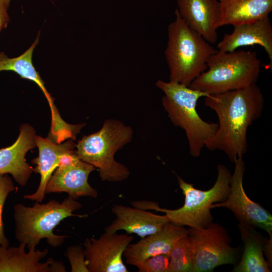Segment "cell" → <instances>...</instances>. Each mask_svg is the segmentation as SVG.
Returning <instances> with one entry per match:
<instances>
[{
  "label": "cell",
  "mask_w": 272,
  "mask_h": 272,
  "mask_svg": "<svg viewBox=\"0 0 272 272\" xmlns=\"http://www.w3.org/2000/svg\"><path fill=\"white\" fill-rule=\"evenodd\" d=\"M188 229L168 222L159 231L142 238L138 242L129 244L123 255L126 263L135 265L144 259L161 254L170 255L176 243L188 235Z\"/></svg>",
  "instance_id": "14"
},
{
  "label": "cell",
  "mask_w": 272,
  "mask_h": 272,
  "mask_svg": "<svg viewBox=\"0 0 272 272\" xmlns=\"http://www.w3.org/2000/svg\"><path fill=\"white\" fill-rule=\"evenodd\" d=\"M9 7L0 0V32L5 28L10 21L8 13Z\"/></svg>",
  "instance_id": "26"
},
{
  "label": "cell",
  "mask_w": 272,
  "mask_h": 272,
  "mask_svg": "<svg viewBox=\"0 0 272 272\" xmlns=\"http://www.w3.org/2000/svg\"><path fill=\"white\" fill-rule=\"evenodd\" d=\"M26 245L20 243L19 247L0 245V272H64L63 262L50 258L42 263L48 250H29L25 252Z\"/></svg>",
  "instance_id": "15"
},
{
  "label": "cell",
  "mask_w": 272,
  "mask_h": 272,
  "mask_svg": "<svg viewBox=\"0 0 272 272\" xmlns=\"http://www.w3.org/2000/svg\"><path fill=\"white\" fill-rule=\"evenodd\" d=\"M218 176L212 188L206 191L196 189L191 183L177 176L178 184L184 195V205L176 210L162 209L155 202L139 201L131 202L133 207L143 210H153L165 213L170 222L191 228H205L213 221L210 210L216 202L225 201L230 191L231 174L225 166L219 164Z\"/></svg>",
  "instance_id": "6"
},
{
  "label": "cell",
  "mask_w": 272,
  "mask_h": 272,
  "mask_svg": "<svg viewBox=\"0 0 272 272\" xmlns=\"http://www.w3.org/2000/svg\"><path fill=\"white\" fill-rule=\"evenodd\" d=\"M179 15L186 25L210 43L218 39L221 15L218 0H176Z\"/></svg>",
  "instance_id": "12"
},
{
  "label": "cell",
  "mask_w": 272,
  "mask_h": 272,
  "mask_svg": "<svg viewBox=\"0 0 272 272\" xmlns=\"http://www.w3.org/2000/svg\"><path fill=\"white\" fill-rule=\"evenodd\" d=\"M254 45L262 47L272 63V27L269 17L260 20L234 26L232 33L224 34L217 44L220 52H231L238 48Z\"/></svg>",
  "instance_id": "18"
},
{
  "label": "cell",
  "mask_w": 272,
  "mask_h": 272,
  "mask_svg": "<svg viewBox=\"0 0 272 272\" xmlns=\"http://www.w3.org/2000/svg\"><path fill=\"white\" fill-rule=\"evenodd\" d=\"M18 188L14 186L12 178L8 174H0V245L8 247L10 242L4 232L3 221V211L6 200L9 194L17 191Z\"/></svg>",
  "instance_id": "23"
},
{
  "label": "cell",
  "mask_w": 272,
  "mask_h": 272,
  "mask_svg": "<svg viewBox=\"0 0 272 272\" xmlns=\"http://www.w3.org/2000/svg\"><path fill=\"white\" fill-rule=\"evenodd\" d=\"M94 170L93 165L79 158L76 150L67 154L50 177L45 194L65 192L76 199L81 196L96 198L97 190L88 183L89 176Z\"/></svg>",
  "instance_id": "10"
},
{
  "label": "cell",
  "mask_w": 272,
  "mask_h": 272,
  "mask_svg": "<svg viewBox=\"0 0 272 272\" xmlns=\"http://www.w3.org/2000/svg\"><path fill=\"white\" fill-rule=\"evenodd\" d=\"M234 163V171L231 175L227 199L223 202L213 204L211 209L226 208L234 213L239 224L252 228L262 229L269 236H272L271 215L260 205L251 200L243 188V178L245 168L242 157L238 158Z\"/></svg>",
  "instance_id": "9"
},
{
  "label": "cell",
  "mask_w": 272,
  "mask_h": 272,
  "mask_svg": "<svg viewBox=\"0 0 272 272\" xmlns=\"http://www.w3.org/2000/svg\"><path fill=\"white\" fill-rule=\"evenodd\" d=\"M238 227L244 244L242 258L234 272H269L268 265L263 252L267 240L262 238L254 228L239 224Z\"/></svg>",
  "instance_id": "20"
},
{
  "label": "cell",
  "mask_w": 272,
  "mask_h": 272,
  "mask_svg": "<svg viewBox=\"0 0 272 272\" xmlns=\"http://www.w3.org/2000/svg\"><path fill=\"white\" fill-rule=\"evenodd\" d=\"M170 255L161 254L149 257L134 266L139 272H169Z\"/></svg>",
  "instance_id": "24"
},
{
  "label": "cell",
  "mask_w": 272,
  "mask_h": 272,
  "mask_svg": "<svg viewBox=\"0 0 272 272\" xmlns=\"http://www.w3.org/2000/svg\"><path fill=\"white\" fill-rule=\"evenodd\" d=\"M82 207L81 203L69 196L61 202L56 200L45 204L36 201L31 207L16 204L14 206L15 237L20 243H25L28 250L35 249L42 239H46L53 247L60 246L67 236L56 235L53 230L68 217H86L87 215L73 214Z\"/></svg>",
  "instance_id": "3"
},
{
  "label": "cell",
  "mask_w": 272,
  "mask_h": 272,
  "mask_svg": "<svg viewBox=\"0 0 272 272\" xmlns=\"http://www.w3.org/2000/svg\"><path fill=\"white\" fill-rule=\"evenodd\" d=\"M133 240L129 234L105 231L98 238H86L84 242L89 272H128L122 256Z\"/></svg>",
  "instance_id": "11"
},
{
  "label": "cell",
  "mask_w": 272,
  "mask_h": 272,
  "mask_svg": "<svg viewBox=\"0 0 272 272\" xmlns=\"http://www.w3.org/2000/svg\"><path fill=\"white\" fill-rule=\"evenodd\" d=\"M115 219L105 231L116 233L124 230L142 238L161 230L169 221L167 216L157 215L145 210L122 205H114L111 209Z\"/></svg>",
  "instance_id": "17"
},
{
  "label": "cell",
  "mask_w": 272,
  "mask_h": 272,
  "mask_svg": "<svg viewBox=\"0 0 272 272\" xmlns=\"http://www.w3.org/2000/svg\"><path fill=\"white\" fill-rule=\"evenodd\" d=\"M174 14L168 26L164 52L169 81L189 86L207 69L210 58L218 50L186 25L177 9Z\"/></svg>",
  "instance_id": "2"
},
{
  "label": "cell",
  "mask_w": 272,
  "mask_h": 272,
  "mask_svg": "<svg viewBox=\"0 0 272 272\" xmlns=\"http://www.w3.org/2000/svg\"><path fill=\"white\" fill-rule=\"evenodd\" d=\"M39 33L30 47L18 57L10 58L4 52H0V72H14L21 78L33 81L42 90L49 105L52 106L54 104L53 98L47 91L44 82L32 62L33 53L39 43Z\"/></svg>",
  "instance_id": "21"
},
{
  "label": "cell",
  "mask_w": 272,
  "mask_h": 272,
  "mask_svg": "<svg viewBox=\"0 0 272 272\" xmlns=\"http://www.w3.org/2000/svg\"><path fill=\"white\" fill-rule=\"evenodd\" d=\"M194 262V272L211 271L226 264H235L237 249L230 245V237L226 229L213 222L205 228L188 229Z\"/></svg>",
  "instance_id": "8"
},
{
  "label": "cell",
  "mask_w": 272,
  "mask_h": 272,
  "mask_svg": "<svg viewBox=\"0 0 272 272\" xmlns=\"http://www.w3.org/2000/svg\"><path fill=\"white\" fill-rule=\"evenodd\" d=\"M205 104L216 113L219 123L215 133L206 143L210 151L224 152L235 163L248 149L249 126L261 115L264 98L256 84L205 97Z\"/></svg>",
  "instance_id": "1"
},
{
  "label": "cell",
  "mask_w": 272,
  "mask_h": 272,
  "mask_svg": "<svg viewBox=\"0 0 272 272\" xmlns=\"http://www.w3.org/2000/svg\"><path fill=\"white\" fill-rule=\"evenodd\" d=\"M221 15L219 27L256 22L272 11V0H219Z\"/></svg>",
  "instance_id": "19"
},
{
  "label": "cell",
  "mask_w": 272,
  "mask_h": 272,
  "mask_svg": "<svg viewBox=\"0 0 272 272\" xmlns=\"http://www.w3.org/2000/svg\"><path fill=\"white\" fill-rule=\"evenodd\" d=\"M156 86L164 93L162 103L173 124L183 129L190 154L200 156L206 142L216 132L218 124L203 120L196 106L198 99L208 94L174 82L158 80Z\"/></svg>",
  "instance_id": "5"
},
{
  "label": "cell",
  "mask_w": 272,
  "mask_h": 272,
  "mask_svg": "<svg viewBox=\"0 0 272 272\" xmlns=\"http://www.w3.org/2000/svg\"><path fill=\"white\" fill-rule=\"evenodd\" d=\"M36 132L29 124L21 125L19 136L14 143L0 149V174H10L21 186L28 182L33 168L26 162L27 152L36 148Z\"/></svg>",
  "instance_id": "13"
},
{
  "label": "cell",
  "mask_w": 272,
  "mask_h": 272,
  "mask_svg": "<svg viewBox=\"0 0 272 272\" xmlns=\"http://www.w3.org/2000/svg\"><path fill=\"white\" fill-rule=\"evenodd\" d=\"M35 140L38 156L32 163L36 165L33 172L40 175V182L34 193L25 195L24 198L41 202L45 197L46 186L61 158L75 151L76 145L69 140L58 144L49 136L43 138L36 135Z\"/></svg>",
  "instance_id": "16"
},
{
  "label": "cell",
  "mask_w": 272,
  "mask_h": 272,
  "mask_svg": "<svg viewBox=\"0 0 272 272\" xmlns=\"http://www.w3.org/2000/svg\"><path fill=\"white\" fill-rule=\"evenodd\" d=\"M3 1L5 4H6L8 7H9L11 0H1Z\"/></svg>",
  "instance_id": "27"
},
{
  "label": "cell",
  "mask_w": 272,
  "mask_h": 272,
  "mask_svg": "<svg viewBox=\"0 0 272 272\" xmlns=\"http://www.w3.org/2000/svg\"><path fill=\"white\" fill-rule=\"evenodd\" d=\"M65 255L67 257L72 272H89L84 247L80 245H73L67 247Z\"/></svg>",
  "instance_id": "25"
},
{
  "label": "cell",
  "mask_w": 272,
  "mask_h": 272,
  "mask_svg": "<svg viewBox=\"0 0 272 272\" xmlns=\"http://www.w3.org/2000/svg\"><path fill=\"white\" fill-rule=\"evenodd\" d=\"M261 60L254 51H218L207 69L188 86L209 94L242 89L256 83Z\"/></svg>",
  "instance_id": "7"
},
{
  "label": "cell",
  "mask_w": 272,
  "mask_h": 272,
  "mask_svg": "<svg viewBox=\"0 0 272 272\" xmlns=\"http://www.w3.org/2000/svg\"><path fill=\"white\" fill-rule=\"evenodd\" d=\"M169 272H194V262L188 235L180 239L170 254Z\"/></svg>",
  "instance_id": "22"
},
{
  "label": "cell",
  "mask_w": 272,
  "mask_h": 272,
  "mask_svg": "<svg viewBox=\"0 0 272 272\" xmlns=\"http://www.w3.org/2000/svg\"><path fill=\"white\" fill-rule=\"evenodd\" d=\"M133 131L131 126L120 120L108 119L101 128L84 135L76 145L79 158L97 168L103 181L121 182L129 175V169L117 162L115 154L132 140Z\"/></svg>",
  "instance_id": "4"
}]
</instances>
